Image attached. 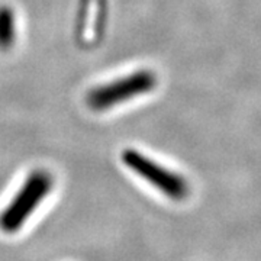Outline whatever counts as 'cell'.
Masks as SVG:
<instances>
[{"label": "cell", "mask_w": 261, "mask_h": 261, "mask_svg": "<svg viewBox=\"0 0 261 261\" xmlns=\"http://www.w3.org/2000/svg\"><path fill=\"white\" fill-rule=\"evenodd\" d=\"M155 84L157 77L152 71L140 70L90 90L87 94V105L94 111H105L135 96L148 93L155 87Z\"/></svg>", "instance_id": "7a4b0ae2"}, {"label": "cell", "mask_w": 261, "mask_h": 261, "mask_svg": "<svg viewBox=\"0 0 261 261\" xmlns=\"http://www.w3.org/2000/svg\"><path fill=\"white\" fill-rule=\"evenodd\" d=\"M51 187L53 177L49 173L44 170L34 171L27 178L15 199L0 215V228L5 232H16L39 202L49 193Z\"/></svg>", "instance_id": "6da1fadb"}, {"label": "cell", "mask_w": 261, "mask_h": 261, "mask_svg": "<svg viewBox=\"0 0 261 261\" xmlns=\"http://www.w3.org/2000/svg\"><path fill=\"white\" fill-rule=\"evenodd\" d=\"M15 41V15L8 6L0 8V49H8Z\"/></svg>", "instance_id": "277c9868"}, {"label": "cell", "mask_w": 261, "mask_h": 261, "mask_svg": "<svg viewBox=\"0 0 261 261\" xmlns=\"http://www.w3.org/2000/svg\"><path fill=\"white\" fill-rule=\"evenodd\" d=\"M122 161L126 167L140 174L152 186H155L161 193L170 199L181 200L189 195V185L185 178L176 173L168 171L157 163L148 160L145 155L135 149H125L122 152Z\"/></svg>", "instance_id": "3957f363"}]
</instances>
